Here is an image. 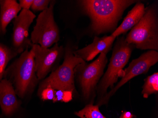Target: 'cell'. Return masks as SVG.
<instances>
[{
	"label": "cell",
	"instance_id": "obj_9",
	"mask_svg": "<svg viewBox=\"0 0 158 118\" xmlns=\"http://www.w3.org/2000/svg\"><path fill=\"white\" fill-rule=\"evenodd\" d=\"M35 15L30 10H21L19 15L13 21L12 49L18 54L31 48V41L28 38V30Z\"/></svg>",
	"mask_w": 158,
	"mask_h": 118
},
{
	"label": "cell",
	"instance_id": "obj_7",
	"mask_svg": "<svg viewBox=\"0 0 158 118\" xmlns=\"http://www.w3.org/2000/svg\"><path fill=\"white\" fill-rule=\"evenodd\" d=\"M158 61V52L155 50H150L141 55L139 58L132 61L129 66L122 71L120 81L113 87L109 93L106 94L98 103V106L106 104L112 96L118 91L121 87L134 77L143 74H145L149 71L152 66L155 65Z\"/></svg>",
	"mask_w": 158,
	"mask_h": 118
},
{
	"label": "cell",
	"instance_id": "obj_3",
	"mask_svg": "<svg viewBox=\"0 0 158 118\" xmlns=\"http://www.w3.org/2000/svg\"><path fill=\"white\" fill-rule=\"evenodd\" d=\"M9 71L16 93L20 98H24L31 92L38 79L32 49H27L21 53L10 67Z\"/></svg>",
	"mask_w": 158,
	"mask_h": 118
},
{
	"label": "cell",
	"instance_id": "obj_4",
	"mask_svg": "<svg viewBox=\"0 0 158 118\" xmlns=\"http://www.w3.org/2000/svg\"><path fill=\"white\" fill-rule=\"evenodd\" d=\"M133 48V46L126 42L123 37L116 43L107 71L98 87L99 100L106 94L109 87L112 89L117 82L120 72L129 60Z\"/></svg>",
	"mask_w": 158,
	"mask_h": 118
},
{
	"label": "cell",
	"instance_id": "obj_12",
	"mask_svg": "<svg viewBox=\"0 0 158 118\" xmlns=\"http://www.w3.org/2000/svg\"><path fill=\"white\" fill-rule=\"evenodd\" d=\"M16 93L10 81L6 79L0 81V106L2 113L10 116L19 106Z\"/></svg>",
	"mask_w": 158,
	"mask_h": 118
},
{
	"label": "cell",
	"instance_id": "obj_10",
	"mask_svg": "<svg viewBox=\"0 0 158 118\" xmlns=\"http://www.w3.org/2000/svg\"><path fill=\"white\" fill-rule=\"evenodd\" d=\"M31 48L34 54L36 74L39 80L46 77L64 53L63 47H60L57 43L48 48L32 44Z\"/></svg>",
	"mask_w": 158,
	"mask_h": 118
},
{
	"label": "cell",
	"instance_id": "obj_14",
	"mask_svg": "<svg viewBox=\"0 0 158 118\" xmlns=\"http://www.w3.org/2000/svg\"><path fill=\"white\" fill-rule=\"evenodd\" d=\"M145 11L146 8L144 4L142 2H137L128 12L124 18L123 22L112 34V36L116 38L121 34L125 33L129 30L132 29L141 20L143 16L144 15Z\"/></svg>",
	"mask_w": 158,
	"mask_h": 118
},
{
	"label": "cell",
	"instance_id": "obj_19",
	"mask_svg": "<svg viewBox=\"0 0 158 118\" xmlns=\"http://www.w3.org/2000/svg\"><path fill=\"white\" fill-rule=\"evenodd\" d=\"M40 96L43 101H53L55 96V89L49 86L40 88Z\"/></svg>",
	"mask_w": 158,
	"mask_h": 118
},
{
	"label": "cell",
	"instance_id": "obj_17",
	"mask_svg": "<svg viewBox=\"0 0 158 118\" xmlns=\"http://www.w3.org/2000/svg\"><path fill=\"white\" fill-rule=\"evenodd\" d=\"M75 114L81 118H106L100 112L98 105L92 104L86 105Z\"/></svg>",
	"mask_w": 158,
	"mask_h": 118
},
{
	"label": "cell",
	"instance_id": "obj_5",
	"mask_svg": "<svg viewBox=\"0 0 158 118\" xmlns=\"http://www.w3.org/2000/svg\"><path fill=\"white\" fill-rule=\"evenodd\" d=\"M84 60L77 57L72 49L66 47L64 51V59L63 63L53 71L41 84L40 88L49 87L55 90H75L74 73L79 65L85 63Z\"/></svg>",
	"mask_w": 158,
	"mask_h": 118
},
{
	"label": "cell",
	"instance_id": "obj_8",
	"mask_svg": "<svg viewBox=\"0 0 158 118\" xmlns=\"http://www.w3.org/2000/svg\"><path fill=\"white\" fill-rule=\"evenodd\" d=\"M107 62L106 54L100 53L96 60L91 63L87 64L85 62L77 66L78 69H80L79 81L85 99H89L94 90L98 81L102 75Z\"/></svg>",
	"mask_w": 158,
	"mask_h": 118
},
{
	"label": "cell",
	"instance_id": "obj_13",
	"mask_svg": "<svg viewBox=\"0 0 158 118\" xmlns=\"http://www.w3.org/2000/svg\"><path fill=\"white\" fill-rule=\"evenodd\" d=\"M19 3L15 0L0 1V35L6 34L7 26L17 17L21 10Z\"/></svg>",
	"mask_w": 158,
	"mask_h": 118
},
{
	"label": "cell",
	"instance_id": "obj_6",
	"mask_svg": "<svg viewBox=\"0 0 158 118\" xmlns=\"http://www.w3.org/2000/svg\"><path fill=\"white\" fill-rule=\"evenodd\" d=\"M55 3V1H51L48 8L42 11L38 16L31 35L33 44L48 48L60 39L59 28L54 18Z\"/></svg>",
	"mask_w": 158,
	"mask_h": 118
},
{
	"label": "cell",
	"instance_id": "obj_16",
	"mask_svg": "<svg viewBox=\"0 0 158 118\" xmlns=\"http://www.w3.org/2000/svg\"><path fill=\"white\" fill-rule=\"evenodd\" d=\"M158 92V73L155 72L148 77L143 86L142 94L144 98H147L150 95Z\"/></svg>",
	"mask_w": 158,
	"mask_h": 118
},
{
	"label": "cell",
	"instance_id": "obj_1",
	"mask_svg": "<svg viewBox=\"0 0 158 118\" xmlns=\"http://www.w3.org/2000/svg\"><path fill=\"white\" fill-rule=\"evenodd\" d=\"M81 7L91 20V28L97 34L116 27L124 10L136 2L131 0H84Z\"/></svg>",
	"mask_w": 158,
	"mask_h": 118
},
{
	"label": "cell",
	"instance_id": "obj_11",
	"mask_svg": "<svg viewBox=\"0 0 158 118\" xmlns=\"http://www.w3.org/2000/svg\"><path fill=\"white\" fill-rule=\"evenodd\" d=\"M115 39L116 38L111 35L103 38L95 36L91 44L83 48L73 51V54L84 61H91L98 54L105 53L106 55L111 49Z\"/></svg>",
	"mask_w": 158,
	"mask_h": 118
},
{
	"label": "cell",
	"instance_id": "obj_2",
	"mask_svg": "<svg viewBox=\"0 0 158 118\" xmlns=\"http://www.w3.org/2000/svg\"><path fill=\"white\" fill-rule=\"evenodd\" d=\"M125 41L139 49L158 51V16L154 7L146 8L144 15L131 29Z\"/></svg>",
	"mask_w": 158,
	"mask_h": 118
},
{
	"label": "cell",
	"instance_id": "obj_22",
	"mask_svg": "<svg viewBox=\"0 0 158 118\" xmlns=\"http://www.w3.org/2000/svg\"><path fill=\"white\" fill-rule=\"evenodd\" d=\"M133 114L129 112H125L121 115L119 118H133Z\"/></svg>",
	"mask_w": 158,
	"mask_h": 118
},
{
	"label": "cell",
	"instance_id": "obj_21",
	"mask_svg": "<svg viewBox=\"0 0 158 118\" xmlns=\"http://www.w3.org/2000/svg\"><path fill=\"white\" fill-rule=\"evenodd\" d=\"M33 0H19V5L21 9L30 10L32 5Z\"/></svg>",
	"mask_w": 158,
	"mask_h": 118
},
{
	"label": "cell",
	"instance_id": "obj_18",
	"mask_svg": "<svg viewBox=\"0 0 158 118\" xmlns=\"http://www.w3.org/2000/svg\"><path fill=\"white\" fill-rule=\"evenodd\" d=\"M73 92L70 90H55V96L53 100L54 103L63 102L68 103L73 100Z\"/></svg>",
	"mask_w": 158,
	"mask_h": 118
},
{
	"label": "cell",
	"instance_id": "obj_20",
	"mask_svg": "<svg viewBox=\"0 0 158 118\" xmlns=\"http://www.w3.org/2000/svg\"><path fill=\"white\" fill-rule=\"evenodd\" d=\"M50 2L48 0H33L31 8L34 11H43L48 8Z\"/></svg>",
	"mask_w": 158,
	"mask_h": 118
},
{
	"label": "cell",
	"instance_id": "obj_15",
	"mask_svg": "<svg viewBox=\"0 0 158 118\" xmlns=\"http://www.w3.org/2000/svg\"><path fill=\"white\" fill-rule=\"evenodd\" d=\"M12 48L0 43V81L2 79L5 68L11 59L16 55Z\"/></svg>",
	"mask_w": 158,
	"mask_h": 118
}]
</instances>
